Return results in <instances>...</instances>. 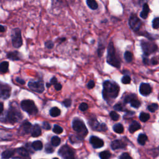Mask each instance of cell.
Instances as JSON below:
<instances>
[{"mask_svg": "<svg viewBox=\"0 0 159 159\" xmlns=\"http://www.w3.org/2000/svg\"><path fill=\"white\" fill-rule=\"evenodd\" d=\"M90 142L93 148L94 149H99L102 147L104 145V142L102 139L96 136H91L90 139Z\"/></svg>", "mask_w": 159, "mask_h": 159, "instance_id": "obj_14", "label": "cell"}, {"mask_svg": "<svg viewBox=\"0 0 159 159\" xmlns=\"http://www.w3.org/2000/svg\"><path fill=\"white\" fill-rule=\"evenodd\" d=\"M42 128L45 129V130H49L51 129V126L50 125V124L48 123V122H43V123H42Z\"/></svg>", "mask_w": 159, "mask_h": 159, "instance_id": "obj_43", "label": "cell"}, {"mask_svg": "<svg viewBox=\"0 0 159 159\" xmlns=\"http://www.w3.org/2000/svg\"><path fill=\"white\" fill-rule=\"evenodd\" d=\"M11 87L7 83L0 81V98L7 100L11 96Z\"/></svg>", "mask_w": 159, "mask_h": 159, "instance_id": "obj_9", "label": "cell"}, {"mask_svg": "<svg viewBox=\"0 0 159 159\" xmlns=\"http://www.w3.org/2000/svg\"><path fill=\"white\" fill-rule=\"evenodd\" d=\"M58 154L63 159H75L74 152L67 145L62 146L58 151Z\"/></svg>", "mask_w": 159, "mask_h": 159, "instance_id": "obj_8", "label": "cell"}, {"mask_svg": "<svg viewBox=\"0 0 159 159\" xmlns=\"http://www.w3.org/2000/svg\"><path fill=\"white\" fill-rule=\"evenodd\" d=\"M54 87H55V90H57V91H59V90H60L61 89H62V84H60V83H57V84H55L54 85Z\"/></svg>", "mask_w": 159, "mask_h": 159, "instance_id": "obj_49", "label": "cell"}, {"mask_svg": "<svg viewBox=\"0 0 159 159\" xmlns=\"http://www.w3.org/2000/svg\"><path fill=\"white\" fill-rule=\"evenodd\" d=\"M32 147L35 151H41L43 148V144L42 142L40 141H36L32 142Z\"/></svg>", "mask_w": 159, "mask_h": 159, "instance_id": "obj_23", "label": "cell"}, {"mask_svg": "<svg viewBox=\"0 0 159 159\" xmlns=\"http://www.w3.org/2000/svg\"><path fill=\"white\" fill-rule=\"evenodd\" d=\"M149 7L148 4L145 3L143 6V10L142 11L141 13V17L142 19H146L148 16L149 13Z\"/></svg>", "mask_w": 159, "mask_h": 159, "instance_id": "obj_19", "label": "cell"}, {"mask_svg": "<svg viewBox=\"0 0 159 159\" xmlns=\"http://www.w3.org/2000/svg\"><path fill=\"white\" fill-rule=\"evenodd\" d=\"M141 46L144 55H149L157 50V45L151 42L142 41L141 42Z\"/></svg>", "mask_w": 159, "mask_h": 159, "instance_id": "obj_7", "label": "cell"}, {"mask_svg": "<svg viewBox=\"0 0 159 159\" xmlns=\"http://www.w3.org/2000/svg\"><path fill=\"white\" fill-rule=\"evenodd\" d=\"M111 147L112 149L117 150L119 149H124L126 147V144L120 140H115L112 142L111 144Z\"/></svg>", "mask_w": 159, "mask_h": 159, "instance_id": "obj_17", "label": "cell"}, {"mask_svg": "<svg viewBox=\"0 0 159 159\" xmlns=\"http://www.w3.org/2000/svg\"><path fill=\"white\" fill-rule=\"evenodd\" d=\"M72 128L79 135L80 137H84L87 135L88 130L83 121L79 119H75L72 122Z\"/></svg>", "mask_w": 159, "mask_h": 159, "instance_id": "obj_5", "label": "cell"}, {"mask_svg": "<svg viewBox=\"0 0 159 159\" xmlns=\"http://www.w3.org/2000/svg\"><path fill=\"white\" fill-rule=\"evenodd\" d=\"M131 106L133 108H138L140 107L141 106V102L137 100H136V99H134L133 100H132L131 102Z\"/></svg>", "mask_w": 159, "mask_h": 159, "instance_id": "obj_33", "label": "cell"}, {"mask_svg": "<svg viewBox=\"0 0 159 159\" xmlns=\"http://www.w3.org/2000/svg\"><path fill=\"white\" fill-rule=\"evenodd\" d=\"M11 41L13 45L15 48H19L22 45V39L21 35V31L19 28H15L12 30L11 32Z\"/></svg>", "mask_w": 159, "mask_h": 159, "instance_id": "obj_6", "label": "cell"}, {"mask_svg": "<svg viewBox=\"0 0 159 159\" xmlns=\"http://www.w3.org/2000/svg\"><path fill=\"white\" fill-rule=\"evenodd\" d=\"M54 159H58V158H54Z\"/></svg>", "mask_w": 159, "mask_h": 159, "instance_id": "obj_57", "label": "cell"}, {"mask_svg": "<svg viewBox=\"0 0 159 159\" xmlns=\"http://www.w3.org/2000/svg\"><path fill=\"white\" fill-rule=\"evenodd\" d=\"M32 126L31 123H29L28 121H24L23 123L21 124L20 126L19 131V133L22 135H24V134H28L31 132Z\"/></svg>", "mask_w": 159, "mask_h": 159, "instance_id": "obj_12", "label": "cell"}, {"mask_svg": "<svg viewBox=\"0 0 159 159\" xmlns=\"http://www.w3.org/2000/svg\"><path fill=\"white\" fill-rule=\"evenodd\" d=\"M15 152V151L14 150H11V149L6 150L2 153V158L4 159H9L13 156Z\"/></svg>", "mask_w": 159, "mask_h": 159, "instance_id": "obj_21", "label": "cell"}, {"mask_svg": "<svg viewBox=\"0 0 159 159\" xmlns=\"http://www.w3.org/2000/svg\"><path fill=\"white\" fill-rule=\"evenodd\" d=\"M21 108L23 111L28 113L29 115H36L38 113V108L32 100H24L21 102Z\"/></svg>", "mask_w": 159, "mask_h": 159, "instance_id": "obj_4", "label": "cell"}, {"mask_svg": "<svg viewBox=\"0 0 159 159\" xmlns=\"http://www.w3.org/2000/svg\"><path fill=\"white\" fill-rule=\"evenodd\" d=\"M158 105L157 103H153V104H151L149 106H148L147 108L151 112L154 113L158 109Z\"/></svg>", "mask_w": 159, "mask_h": 159, "instance_id": "obj_35", "label": "cell"}, {"mask_svg": "<svg viewBox=\"0 0 159 159\" xmlns=\"http://www.w3.org/2000/svg\"><path fill=\"white\" fill-rule=\"evenodd\" d=\"M104 51V46L103 45H101V46L99 47L98 50V53L99 57H101L103 55Z\"/></svg>", "mask_w": 159, "mask_h": 159, "instance_id": "obj_45", "label": "cell"}, {"mask_svg": "<svg viewBox=\"0 0 159 159\" xmlns=\"http://www.w3.org/2000/svg\"><path fill=\"white\" fill-rule=\"evenodd\" d=\"M22 118V115L19 110L16 102H12L9 105V108L6 112L3 117L0 118V121L3 123L13 124L18 123Z\"/></svg>", "mask_w": 159, "mask_h": 159, "instance_id": "obj_1", "label": "cell"}, {"mask_svg": "<svg viewBox=\"0 0 159 159\" xmlns=\"http://www.w3.org/2000/svg\"><path fill=\"white\" fill-rule=\"evenodd\" d=\"M109 116L113 121H118L119 119V115L115 111H111L110 113Z\"/></svg>", "mask_w": 159, "mask_h": 159, "instance_id": "obj_37", "label": "cell"}, {"mask_svg": "<svg viewBox=\"0 0 159 159\" xmlns=\"http://www.w3.org/2000/svg\"><path fill=\"white\" fill-rule=\"evenodd\" d=\"M45 46L48 49H51L54 46V44L52 41H47L45 42Z\"/></svg>", "mask_w": 159, "mask_h": 159, "instance_id": "obj_39", "label": "cell"}, {"mask_svg": "<svg viewBox=\"0 0 159 159\" xmlns=\"http://www.w3.org/2000/svg\"><path fill=\"white\" fill-rule=\"evenodd\" d=\"M140 129H141L140 124L137 123V121H134L133 123L130 125L129 130L131 133H134Z\"/></svg>", "mask_w": 159, "mask_h": 159, "instance_id": "obj_20", "label": "cell"}, {"mask_svg": "<svg viewBox=\"0 0 159 159\" xmlns=\"http://www.w3.org/2000/svg\"><path fill=\"white\" fill-rule=\"evenodd\" d=\"M124 58L128 62H131L132 60V54L131 52L127 51L124 54Z\"/></svg>", "mask_w": 159, "mask_h": 159, "instance_id": "obj_32", "label": "cell"}, {"mask_svg": "<svg viewBox=\"0 0 159 159\" xmlns=\"http://www.w3.org/2000/svg\"><path fill=\"white\" fill-rule=\"evenodd\" d=\"M28 87L31 90L39 93H43L45 90L44 84L42 81H30L28 83Z\"/></svg>", "mask_w": 159, "mask_h": 159, "instance_id": "obj_10", "label": "cell"}, {"mask_svg": "<svg viewBox=\"0 0 159 159\" xmlns=\"http://www.w3.org/2000/svg\"><path fill=\"white\" fill-rule=\"evenodd\" d=\"M60 113H61L60 110L57 107H54L51 108V109L50 110V115L54 118L60 116Z\"/></svg>", "mask_w": 159, "mask_h": 159, "instance_id": "obj_24", "label": "cell"}, {"mask_svg": "<svg viewBox=\"0 0 159 159\" xmlns=\"http://www.w3.org/2000/svg\"><path fill=\"white\" fill-rule=\"evenodd\" d=\"M0 52H1V51H0Z\"/></svg>", "mask_w": 159, "mask_h": 159, "instance_id": "obj_58", "label": "cell"}, {"mask_svg": "<svg viewBox=\"0 0 159 159\" xmlns=\"http://www.w3.org/2000/svg\"><path fill=\"white\" fill-rule=\"evenodd\" d=\"M45 152L48 154H50V153H53L54 152V149L51 146V145L50 144H47L45 146Z\"/></svg>", "mask_w": 159, "mask_h": 159, "instance_id": "obj_41", "label": "cell"}, {"mask_svg": "<svg viewBox=\"0 0 159 159\" xmlns=\"http://www.w3.org/2000/svg\"><path fill=\"white\" fill-rule=\"evenodd\" d=\"M151 62H152V64L153 65H156V64H157V61L155 59V58H153L152 59Z\"/></svg>", "mask_w": 159, "mask_h": 159, "instance_id": "obj_54", "label": "cell"}, {"mask_svg": "<svg viewBox=\"0 0 159 159\" xmlns=\"http://www.w3.org/2000/svg\"><path fill=\"white\" fill-rule=\"evenodd\" d=\"M152 26L154 29L159 28V18H155L152 22Z\"/></svg>", "mask_w": 159, "mask_h": 159, "instance_id": "obj_38", "label": "cell"}, {"mask_svg": "<svg viewBox=\"0 0 159 159\" xmlns=\"http://www.w3.org/2000/svg\"><path fill=\"white\" fill-rule=\"evenodd\" d=\"M113 130L116 133L122 134L124 132V127L121 124H116L113 126Z\"/></svg>", "mask_w": 159, "mask_h": 159, "instance_id": "obj_27", "label": "cell"}, {"mask_svg": "<svg viewBox=\"0 0 159 159\" xmlns=\"http://www.w3.org/2000/svg\"><path fill=\"white\" fill-rule=\"evenodd\" d=\"M119 87L118 84L111 82L110 81H106L103 84V98L108 101L110 100H114L119 94Z\"/></svg>", "mask_w": 159, "mask_h": 159, "instance_id": "obj_2", "label": "cell"}, {"mask_svg": "<svg viewBox=\"0 0 159 159\" xmlns=\"http://www.w3.org/2000/svg\"><path fill=\"white\" fill-rule=\"evenodd\" d=\"M107 62L116 68H119L121 62L116 57V51L113 42H110L108 47V55H107Z\"/></svg>", "mask_w": 159, "mask_h": 159, "instance_id": "obj_3", "label": "cell"}, {"mask_svg": "<svg viewBox=\"0 0 159 159\" xmlns=\"http://www.w3.org/2000/svg\"><path fill=\"white\" fill-rule=\"evenodd\" d=\"M119 159H132V158L128 153H123L120 156Z\"/></svg>", "mask_w": 159, "mask_h": 159, "instance_id": "obj_46", "label": "cell"}, {"mask_svg": "<svg viewBox=\"0 0 159 159\" xmlns=\"http://www.w3.org/2000/svg\"><path fill=\"white\" fill-rule=\"evenodd\" d=\"M94 85H95V83H94V81H93V80H91L90 81L88 84H87V87L89 89H91L93 88H94Z\"/></svg>", "mask_w": 159, "mask_h": 159, "instance_id": "obj_48", "label": "cell"}, {"mask_svg": "<svg viewBox=\"0 0 159 159\" xmlns=\"http://www.w3.org/2000/svg\"><path fill=\"white\" fill-rule=\"evenodd\" d=\"M130 28L134 31H137L141 27L142 22L141 20L135 15H132L129 21Z\"/></svg>", "mask_w": 159, "mask_h": 159, "instance_id": "obj_11", "label": "cell"}, {"mask_svg": "<svg viewBox=\"0 0 159 159\" xmlns=\"http://www.w3.org/2000/svg\"><path fill=\"white\" fill-rule=\"evenodd\" d=\"M63 104L67 107V108H68L71 106V100H70V99H67V100H65L63 102H62Z\"/></svg>", "mask_w": 159, "mask_h": 159, "instance_id": "obj_44", "label": "cell"}, {"mask_svg": "<svg viewBox=\"0 0 159 159\" xmlns=\"http://www.w3.org/2000/svg\"><path fill=\"white\" fill-rule=\"evenodd\" d=\"M88 106L87 103H82L79 106V109L82 111H86V110L88 109Z\"/></svg>", "mask_w": 159, "mask_h": 159, "instance_id": "obj_42", "label": "cell"}, {"mask_svg": "<svg viewBox=\"0 0 159 159\" xmlns=\"http://www.w3.org/2000/svg\"><path fill=\"white\" fill-rule=\"evenodd\" d=\"M6 31V28L4 26L0 25V32H4Z\"/></svg>", "mask_w": 159, "mask_h": 159, "instance_id": "obj_53", "label": "cell"}, {"mask_svg": "<svg viewBox=\"0 0 159 159\" xmlns=\"http://www.w3.org/2000/svg\"><path fill=\"white\" fill-rule=\"evenodd\" d=\"M139 92L143 96L149 95L152 92V88L150 84L145 83H142L139 88Z\"/></svg>", "mask_w": 159, "mask_h": 159, "instance_id": "obj_15", "label": "cell"}, {"mask_svg": "<svg viewBox=\"0 0 159 159\" xmlns=\"http://www.w3.org/2000/svg\"><path fill=\"white\" fill-rule=\"evenodd\" d=\"M57 83H58V82H57V79L56 78V77H52V78H51V84L55 85V84H57Z\"/></svg>", "mask_w": 159, "mask_h": 159, "instance_id": "obj_51", "label": "cell"}, {"mask_svg": "<svg viewBox=\"0 0 159 159\" xmlns=\"http://www.w3.org/2000/svg\"><path fill=\"white\" fill-rule=\"evenodd\" d=\"M16 82H18V83L21 84H25V81H24L23 79L22 78H20L19 77H17L16 78Z\"/></svg>", "mask_w": 159, "mask_h": 159, "instance_id": "obj_50", "label": "cell"}, {"mask_svg": "<svg viewBox=\"0 0 159 159\" xmlns=\"http://www.w3.org/2000/svg\"><path fill=\"white\" fill-rule=\"evenodd\" d=\"M7 57L13 61L20 60L22 58V55L18 51H13L7 54Z\"/></svg>", "mask_w": 159, "mask_h": 159, "instance_id": "obj_16", "label": "cell"}, {"mask_svg": "<svg viewBox=\"0 0 159 159\" xmlns=\"http://www.w3.org/2000/svg\"><path fill=\"white\" fill-rule=\"evenodd\" d=\"M9 70V62L7 61H4L0 64V72L6 73Z\"/></svg>", "mask_w": 159, "mask_h": 159, "instance_id": "obj_22", "label": "cell"}, {"mask_svg": "<svg viewBox=\"0 0 159 159\" xmlns=\"http://www.w3.org/2000/svg\"><path fill=\"white\" fill-rule=\"evenodd\" d=\"M111 157V154L109 151H103L100 154V157L101 159H109Z\"/></svg>", "mask_w": 159, "mask_h": 159, "instance_id": "obj_31", "label": "cell"}, {"mask_svg": "<svg viewBox=\"0 0 159 159\" xmlns=\"http://www.w3.org/2000/svg\"><path fill=\"white\" fill-rule=\"evenodd\" d=\"M89 124L94 130L98 131H105L107 130V127L104 124H100L96 119H90Z\"/></svg>", "mask_w": 159, "mask_h": 159, "instance_id": "obj_13", "label": "cell"}, {"mask_svg": "<svg viewBox=\"0 0 159 159\" xmlns=\"http://www.w3.org/2000/svg\"><path fill=\"white\" fill-rule=\"evenodd\" d=\"M144 63L145 64H148L149 63V59L147 58H144Z\"/></svg>", "mask_w": 159, "mask_h": 159, "instance_id": "obj_55", "label": "cell"}, {"mask_svg": "<svg viewBox=\"0 0 159 159\" xmlns=\"http://www.w3.org/2000/svg\"><path fill=\"white\" fill-rule=\"evenodd\" d=\"M3 109H4V105H3V103L0 102V115H1L2 113H3Z\"/></svg>", "mask_w": 159, "mask_h": 159, "instance_id": "obj_52", "label": "cell"}, {"mask_svg": "<svg viewBox=\"0 0 159 159\" xmlns=\"http://www.w3.org/2000/svg\"><path fill=\"white\" fill-rule=\"evenodd\" d=\"M87 4L88 7L93 10H95L98 8V3L95 1H94V0H88V1H87Z\"/></svg>", "mask_w": 159, "mask_h": 159, "instance_id": "obj_28", "label": "cell"}, {"mask_svg": "<svg viewBox=\"0 0 159 159\" xmlns=\"http://www.w3.org/2000/svg\"><path fill=\"white\" fill-rule=\"evenodd\" d=\"M61 142L60 139L57 136H54L51 139V143L52 145L54 147H57L60 145Z\"/></svg>", "mask_w": 159, "mask_h": 159, "instance_id": "obj_30", "label": "cell"}, {"mask_svg": "<svg viewBox=\"0 0 159 159\" xmlns=\"http://www.w3.org/2000/svg\"><path fill=\"white\" fill-rule=\"evenodd\" d=\"M131 80V79L130 77L126 75V76L123 77V78H122V80H121V81L123 84H129V83H130Z\"/></svg>", "mask_w": 159, "mask_h": 159, "instance_id": "obj_40", "label": "cell"}, {"mask_svg": "<svg viewBox=\"0 0 159 159\" xmlns=\"http://www.w3.org/2000/svg\"><path fill=\"white\" fill-rule=\"evenodd\" d=\"M137 141H138V142L139 144L144 145H145L146 141H147V136L144 134H141L138 137Z\"/></svg>", "mask_w": 159, "mask_h": 159, "instance_id": "obj_26", "label": "cell"}, {"mask_svg": "<svg viewBox=\"0 0 159 159\" xmlns=\"http://www.w3.org/2000/svg\"><path fill=\"white\" fill-rule=\"evenodd\" d=\"M150 118V115L148 113H141L140 116H139V119L142 122H145L147 121Z\"/></svg>", "mask_w": 159, "mask_h": 159, "instance_id": "obj_29", "label": "cell"}, {"mask_svg": "<svg viewBox=\"0 0 159 159\" xmlns=\"http://www.w3.org/2000/svg\"><path fill=\"white\" fill-rule=\"evenodd\" d=\"M114 109L117 110V111H123V106H122V104H117L114 106Z\"/></svg>", "mask_w": 159, "mask_h": 159, "instance_id": "obj_47", "label": "cell"}, {"mask_svg": "<svg viewBox=\"0 0 159 159\" xmlns=\"http://www.w3.org/2000/svg\"><path fill=\"white\" fill-rule=\"evenodd\" d=\"M53 131L54 132H55V134H60L61 133H62L63 132V129L61 128L60 126L58 125H55L54 127V129H53Z\"/></svg>", "mask_w": 159, "mask_h": 159, "instance_id": "obj_36", "label": "cell"}, {"mask_svg": "<svg viewBox=\"0 0 159 159\" xmlns=\"http://www.w3.org/2000/svg\"><path fill=\"white\" fill-rule=\"evenodd\" d=\"M16 152L21 157H29V152L25 148H23V147L19 148V149H16Z\"/></svg>", "mask_w": 159, "mask_h": 159, "instance_id": "obj_25", "label": "cell"}, {"mask_svg": "<svg viewBox=\"0 0 159 159\" xmlns=\"http://www.w3.org/2000/svg\"><path fill=\"white\" fill-rule=\"evenodd\" d=\"M51 83H46V87H47V88L51 87Z\"/></svg>", "mask_w": 159, "mask_h": 159, "instance_id": "obj_56", "label": "cell"}, {"mask_svg": "<svg viewBox=\"0 0 159 159\" xmlns=\"http://www.w3.org/2000/svg\"><path fill=\"white\" fill-rule=\"evenodd\" d=\"M42 131L41 127L38 124H35L31 130V135L34 137H38L41 135Z\"/></svg>", "mask_w": 159, "mask_h": 159, "instance_id": "obj_18", "label": "cell"}, {"mask_svg": "<svg viewBox=\"0 0 159 159\" xmlns=\"http://www.w3.org/2000/svg\"><path fill=\"white\" fill-rule=\"evenodd\" d=\"M136 98V96L134 94H129V95H127L125 98H124V103H130L132 100H134Z\"/></svg>", "mask_w": 159, "mask_h": 159, "instance_id": "obj_34", "label": "cell"}]
</instances>
